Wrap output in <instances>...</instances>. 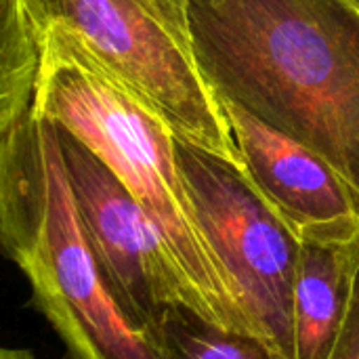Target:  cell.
Segmentation results:
<instances>
[{"label":"cell","instance_id":"1","mask_svg":"<svg viewBox=\"0 0 359 359\" xmlns=\"http://www.w3.org/2000/svg\"><path fill=\"white\" fill-rule=\"evenodd\" d=\"M210 88L326 160L359 194V0H191Z\"/></svg>","mask_w":359,"mask_h":359},{"label":"cell","instance_id":"2","mask_svg":"<svg viewBox=\"0 0 359 359\" xmlns=\"http://www.w3.org/2000/svg\"><path fill=\"white\" fill-rule=\"evenodd\" d=\"M36 40L40 63L29 107L76 135L145 208L198 313L223 328L255 334L198 229L170 128L63 25H44Z\"/></svg>","mask_w":359,"mask_h":359},{"label":"cell","instance_id":"3","mask_svg":"<svg viewBox=\"0 0 359 359\" xmlns=\"http://www.w3.org/2000/svg\"><path fill=\"white\" fill-rule=\"evenodd\" d=\"M0 250L67 359H158L107 294L82 233L57 126L27 107L0 135Z\"/></svg>","mask_w":359,"mask_h":359},{"label":"cell","instance_id":"4","mask_svg":"<svg viewBox=\"0 0 359 359\" xmlns=\"http://www.w3.org/2000/svg\"><path fill=\"white\" fill-rule=\"evenodd\" d=\"M38 29H69L175 137L242 166L221 99L196 59L191 0H19Z\"/></svg>","mask_w":359,"mask_h":359},{"label":"cell","instance_id":"5","mask_svg":"<svg viewBox=\"0 0 359 359\" xmlns=\"http://www.w3.org/2000/svg\"><path fill=\"white\" fill-rule=\"evenodd\" d=\"M175 156L198 229L250 330L294 359L299 236L233 160L179 137Z\"/></svg>","mask_w":359,"mask_h":359},{"label":"cell","instance_id":"6","mask_svg":"<svg viewBox=\"0 0 359 359\" xmlns=\"http://www.w3.org/2000/svg\"><path fill=\"white\" fill-rule=\"evenodd\" d=\"M57 133L84 240L122 318L143 334L175 303L196 309L191 292L145 208L76 135L61 126Z\"/></svg>","mask_w":359,"mask_h":359},{"label":"cell","instance_id":"7","mask_svg":"<svg viewBox=\"0 0 359 359\" xmlns=\"http://www.w3.org/2000/svg\"><path fill=\"white\" fill-rule=\"evenodd\" d=\"M221 105L242 168L299 240L359 233V194L326 160L240 105Z\"/></svg>","mask_w":359,"mask_h":359},{"label":"cell","instance_id":"8","mask_svg":"<svg viewBox=\"0 0 359 359\" xmlns=\"http://www.w3.org/2000/svg\"><path fill=\"white\" fill-rule=\"evenodd\" d=\"M359 271V233L301 240L294 307V359H330Z\"/></svg>","mask_w":359,"mask_h":359},{"label":"cell","instance_id":"9","mask_svg":"<svg viewBox=\"0 0 359 359\" xmlns=\"http://www.w3.org/2000/svg\"><path fill=\"white\" fill-rule=\"evenodd\" d=\"M143 339L158 359H286L263 339L223 328L185 303L166 307Z\"/></svg>","mask_w":359,"mask_h":359},{"label":"cell","instance_id":"10","mask_svg":"<svg viewBox=\"0 0 359 359\" xmlns=\"http://www.w3.org/2000/svg\"><path fill=\"white\" fill-rule=\"evenodd\" d=\"M330 359H359V271L353 286L351 305Z\"/></svg>","mask_w":359,"mask_h":359},{"label":"cell","instance_id":"11","mask_svg":"<svg viewBox=\"0 0 359 359\" xmlns=\"http://www.w3.org/2000/svg\"><path fill=\"white\" fill-rule=\"evenodd\" d=\"M0 359H36V355L27 349H17V347H4L0 345Z\"/></svg>","mask_w":359,"mask_h":359}]
</instances>
